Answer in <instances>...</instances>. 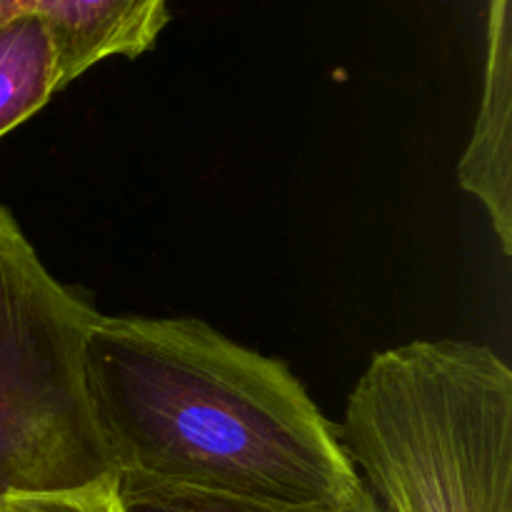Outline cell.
Segmentation results:
<instances>
[{
    "label": "cell",
    "mask_w": 512,
    "mask_h": 512,
    "mask_svg": "<svg viewBox=\"0 0 512 512\" xmlns=\"http://www.w3.org/2000/svg\"><path fill=\"white\" fill-rule=\"evenodd\" d=\"M85 393L125 505L340 512L360 493L338 425L288 365L195 318L95 320Z\"/></svg>",
    "instance_id": "obj_1"
},
{
    "label": "cell",
    "mask_w": 512,
    "mask_h": 512,
    "mask_svg": "<svg viewBox=\"0 0 512 512\" xmlns=\"http://www.w3.org/2000/svg\"><path fill=\"white\" fill-rule=\"evenodd\" d=\"M40 15L53 38L60 90L108 58H138L168 25V0H0V23Z\"/></svg>",
    "instance_id": "obj_4"
},
{
    "label": "cell",
    "mask_w": 512,
    "mask_h": 512,
    "mask_svg": "<svg viewBox=\"0 0 512 512\" xmlns=\"http://www.w3.org/2000/svg\"><path fill=\"white\" fill-rule=\"evenodd\" d=\"M98 318L45 270L0 205V495L55 493L108 475L85 393Z\"/></svg>",
    "instance_id": "obj_3"
},
{
    "label": "cell",
    "mask_w": 512,
    "mask_h": 512,
    "mask_svg": "<svg viewBox=\"0 0 512 512\" xmlns=\"http://www.w3.org/2000/svg\"><path fill=\"white\" fill-rule=\"evenodd\" d=\"M60 90L53 38L40 15L0 23V138Z\"/></svg>",
    "instance_id": "obj_6"
},
{
    "label": "cell",
    "mask_w": 512,
    "mask_h": 512,
    "mask_svg": "<svg viewBox=\"0 0 512 512\" xmlns=\"http://www.w3.org/2000/svg\"><path fill=\"white\" fill-rule=\"evenodd\" d=\"M130 512H258L248 508H238V505L213 503V500H145V503L128 505ZM340 512H380L375 500L365 488L355 495L353 503Z\"/></svg>",
    "instance_id": "obj_8"
},
{
    "label": "cell",
    "mask_w": 512,
    "mask_h": 512,
    "mask_svg": "<svg viewBox=\"0 0 512 512\" xmlns=\"http://www.w3.org/2000/svg\"><path fill=\"white\" fill-rule=\"evenodd\" d=\"M338 433L380 512H512V370L485 345L378 353Z\"/></svg>",
    "instance_id": "obj_2"
},
{
    "label": "cell",
    "mask_w": 512,
    "mask_h": 512,
    "mask_svg": "<svg viewBox=\"0 0 512 512\" xmlns=\"http://www.w3.org/2000/svg\"><path fill=\"white\" fill-rule=\"evenodd\" d=\"M460 185L488 210L503 253L512 255V40L510 0H490L488 55L473 140L458 168Z\"/></svg>",
    "instance_id": "obj_5"
},
{
    "label": "cell",
    "mask_w": 512,
    "mask_h": 512,
    "mask_svg": "<svg viewBox=\"0 0 512 512\" xmlns=\"http://www.w3.org/2000/svg\"><path fill=\"white\" fill-rule=\"evenodd\" d=\"M0 512H130L110 475L55 493L0 495Z\"/></svg>",
    "instance_id": "obj_7"
}]
</instances>
